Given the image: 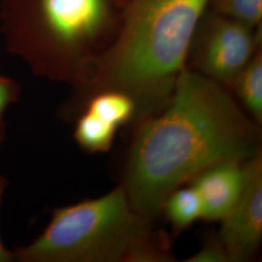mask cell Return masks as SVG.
Wrapping results in <instances>:
<instances>
[{
    "instance_id": "cell-1",
    "label": "cell",
    "mask_w": 262,
    "mask_h": 262,
    "mask_svg": "<svg viewBox=\"0 0 262 262\" xmlns=\"http://www.w3.org/2000/svg\"><path fill=\"white\" fill-rule=\"evenodd\" d=\"M122 187L131 206L151 220L172 191L207 167L247 160L260 150L261 134L223 84L186 67L160 112L140 121Z\"/></svg>"
},
{
    "instance_id": "cell-14",
    "label": "cell",
    "mask_w": 262,
    "mask_h": 262,
    "mask_svg": "<svg viewBox=\"0 0 262 262\" xmlns=\"http://www.w3.org/2000/svg\"><path fill=\"white\" fill-rule=\"evenodd\" d=\"M9 181L4 175L0 174V204L2 201L3 195L8 187ZM0 262H14V255H13V251L8 250L3 242L0 239Z\"/></svg>"
},
{
    "instance_id": "cell-7",
    "label": "cell",
    "mask_w": 262,
    "mask_h": 262,
    "mask_svg": "<svg viewBox=\"0 0 262 262\" xmlns=\"http://www.w3.org/2000/svg\"><path fill=\"white\" fill-rule=\"evenodd\" d=\"M245 161H220L189 181L201 198L203 220L221 222L234 206L245 182Z\"/></svg>"
},
{
    "instance_id": "cell-4",
    "label": "cell",
    "mask_w": 262,
    "mask_h": 262,
    "mask_svg": "<svg viewBox=\"0 0 262 262\" xmlns=\"http://www.w3.org/2000/svg\"><path fill=\"white\" fill-rule=\"evenodd\" d=\"M13 251L17 262H168L166 234L131 206L122 185L54 210L43 232Z\"/></svg>"
},
{
    "instance_id": "cell-9",
    "label": "cell",
    "mask_w": 262,
    "mask_h": 262,
    "mask_svg": "<svg viewBox=\"0 0 262 262\" xmlns=\"http://www.w3.org/2000/svg\"><path fill=\"white\" fill-rule=\"evenodd\" d=\"M118 127L94 113L82 110L75 117L73 137L81 150L89 154L108 151L112 148Z\"/></svg>"
},
{
    "instance_id": "cell-11",
    "label": "cell",
    "mask_w": 262,
    "mask_h": 262,
    "mask_svg": "<svg viewBox=\"0 0 262 262\" xmlns=\"http://www.w3.org/2000/svg\"><path fill=\"white\" fill-rule=\"evenodd\" d=\"M210 8L253 28H262V0H211Z\"/></svg>"
},
{
    "instance_id": "cell-13",
    "label": "cell",
    "mask_w": 262,
    "mask_h": 262,
    "mask_svg": "<svg viewBox=\"0 0 262 262\" xmlns=\"http://www.w3.org/2000/svg\"><path fill=\"white\" fill-rule=\"evenodd\" d=\"M187 262H229L227 253L219 238H211Z\"/></svg>"
},
{
    "instance_id": "cell-15",
    "label": "cell",
    "mask_w": 262,
    "mask_h": 262,
    "mask_svg": "<svg viewBox=\"0 0 262 262\" xmlns=\"http://www.w3.org/2000/svg\"><path fill=\"white\" fill-rule=\"evenodd\" d=\"M123 1H124V2H125V0H123Z\"/></svg>"
},
{
    "instance_id": "cell-8",
    "label": "cell",
    "mask_w": 262,
    "mask_h": 262,
    "mask_svg": "<svg viewBox=\"0 0 262 262\" xmlns=\"http://www.w3.org/2000/svg\"><path fill=\"white\" fill-rule=\"evenodd\" d=\"M228 90L234 93L247 112L258 125L262 122V50L237 74Z\"/></svg>"
},
{
    "instance_id": "cell-6",
    "label": "cell",
    "mask_w": 262,
    "mask_h": 262,
    "mask_svg": "<svg viewBox=\"0 0 262 262\" xmlns=\"http://www.w3.org/2000/svg\"><path fill=\"white\" fill-rule=\"evenodd\" d=\"M243 188L222 222L219 240L228 260L243 262L253 257L262 239L261 150L247 159Z\"/></svg>"
},
{
    "instance_id": "cell-5",
    "label": "cell",
    "mask_w": 262,
    "mask_h": 262,
    "mask_svg": "<svg viewBox=\"0 0 262 262\" xmlns=\"http://www.w3.org/2000/svg\"><path fill=\"white\" fill-rule=\"evenodd\" d=\"M262 28L221 15L210 7L197 25L187 67L225 88L261 49Z\"/></svg>"
},
{
    "instance_id": "cell-12",
    "label": "cell",
    "mask_w": 262,
    "mask_h": 262,
    "mask_svg": "<svg viewBox=\"0 0 262 262\" xmlns=\"http://www.w3.org/2000/svg\"><path fill=\"white\" fill-rule=\"evenodd\" d=\"M20 94V84L16 80L0 73V146L6 138L5 113L11 105L18 102Z\"/></svg>"
},
{
    "instance_id": "cell-10",
    "label": "cell",
    "mask_w": 262,
    "mask_h": 262,
    "mask_svg": "<svg viewBox=\"0 0 262 262\" xmlns=\"http://www.w3.org/2000/svg\"><path fill=\"white\" fill-rule=\"evenodd\" d=\"M162 212L178 231L187 229L200 219L203 220V204L192 186L178 187L172 191L164 202Z\"/></svg>"
},
{
    "instance_id": "cell-2",
    "label": "cell",
    "mask_w": 262,
    "mask_h": 262,
    "mask_svg": "<svg viewBox=\"0 0 262 262\" xmlns=\"http://www.w3.org/2000/svg\"><path fill=\"white\" fill-rule=\"evenodd\" d=\"M211 0H125L118 31L73 93L116 89L137 105V120L169 102L199 20Z\"/></svg>"
},
{
    "instance_id": "cell-3",
    "label": "cell",
    "mask_w": 262,
    "mask_h": 262,
    "mask_svg": "<svg viewBox=\"0 0 262 262\" xmlns=\"http://www.w3.org/2000/svg\"><path fill=\"white\" fill-rule=\"evenodd\" d=\"M123 0H0L5 49L34 75L84 84L120 26Z\"/></svg>"
}]
</instances>
